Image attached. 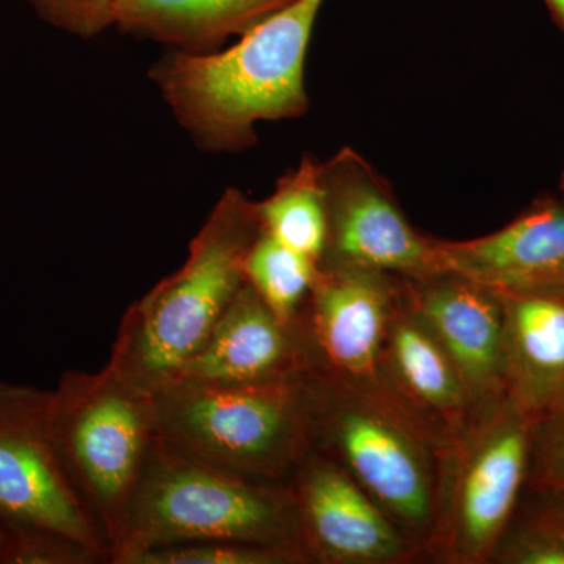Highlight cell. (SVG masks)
I'll use <instances>...</instances> for the list:
<instances>
[{
  "instance_id": "cell-1",
  "label": "cell",
  "mask_w": 564,
  "mask_h": 564,
  "mask_svg": "<svg viewBox=\"0 0 564 564\" xmlns=\"http://www.w3.org/2000/svg\"><path fill=\"white\" fill-rule=\"evenodd\" d=\"M322 6L323 0H289L226 50H172L152 65L150 79L196 147L248 150L258 141L259 122L306 113L304 69Z\"/></svg>"
},
{
  "instance_id": "cell-3",
  "label": "cell",
  "mask_w": 564,
  "mask_h": 564,
  "mask_svg": "<svg viewBox=\"0 0 564 564\" xmlns=\"http://www.w3.org/2000/svg\"><path fill=\"white\" fill-rule=\"evenodd\" d=\"M202 541L302 545L291 485L193 459L158 437L110 564Z\"/></svg>"
},
{
  "instance_id": "cell-23",
  "label": "cell",
  "mask_w": 564,
  "mask_h": 564,
  "mask_svg": "<svg viewBox=\"0 0 564 564\" xmlns=\"http://www.w3.org/2000/svg\"><path fill=\"white\" fill-rule=\"evenodd\" d=\"M527 486L564 497V410L534 423Z\"/></svg>"
},
{
  "instance_id": "cell-8",
  "label": "cell",
  "mask_w": 564,
  "mask_h": 564,
  "mask_svg": "<svg viewBox=\"0 0 564 564\" xmlns=\"http://www.w3.org/2000/svg\"><path fill=\"white\" fill-rule=\"evenodd\" d=\"M318 269L299 314L310 373L391 411L383 383L384 345L403 278L361 267Z\"/></svg>"
},
{
  "instance_id": "cell-14",
  "label": "cell",
  "mask_w": 564,
  "mask_h": 564,
  "mask_svg": "<svg viewBox=\"0 0 564 564\" xmlns=\"http://www.w3.org/2000/svg\"><path fill=\"white\" fill-rule=\"evenodd\" d=\"M303 373L310 358L299 317L282 321L247 282L172 383L239 388Z\"/></svg>"
},
{
  "instance_id": "cell-4",
  "label": "cell",
  "mask_w": 564,
  "mask_h": 564,
  "mask_svg": "<svg viewBox=\"0 0 564 564\" xmlns=\"http://www.w3.org/2000/svg\"><path fill=\"white\" fill-rule=\"evenodd\" d=\"M152 397L159 440L193 459L289 484L314 454L317 383L311 373L239 388L180 381Z\"/></svg>"
},
{
  "instance_id": "cell-24",
  "label": "cell",
  "mask_w": 564,
  "mask_h": 564,
  "mask_svg": "<svg viewBox=\"0 0 564 564\" xmlns=\"http://www.w3.org/2000/svg\"><path fill=\"white\" fill-rule=\"evenodd\" d=\"M36 14L54 28L84 40L113 25L115 0H29Z\"/></svg>"
},
{
  "instance_id": "cell-10",
  "label": "cell",
  "mask_w": 564,
  "mask_h": 564,
  "mask_svg": "<svg viewBox=\"0 0 564 564\" xmlns=\"http://www.w3.org/2000/svg\"><path fill=\"white\" fill-rule=\"evenodd\" d=\"M47 400L50 391L0 381V522L66 534L110 564V545L52 444Z\"/></svg>"
},
{
  "instance_id": "cell-20",
  "label": "cell",
  "mask_w": 564,
  "mask_h": 564,
  "mask_svg": "<svg viewBox=\"0 0 564 564\" xmlns=\"http://www.w3.org/2000/svg\"><path fill=\"white\" fill-rule=\"evenodd\" d=\"M318 262L262 232L247 263V282L282 321H295L317 280Z\"/></svg>"
},
{
  "instance_id": "cell-25",
  "label": "cell",
  "mask_w": 564,
  "mask_h": 564,
  "mask_svg": "<svg viewBox=\"0 0 564 564\" xmlns=\"http://www.w3.org/2000/svg\"><path fill=\"white\" fill-rule=\"evenodd\" d=\"M545 3H547L552 17H554L556 24H558V28L564 33V0H545Z\"/></svg>"
},
{
  "instance_id": "cell-9",
  "label": "cell",
  "mask_w": 564,
  "mask_h": 564,
  "mask_svg": "<svg viewBox=\"0 0 564 564\" xmlns=\"http://www.w3.org/2000/svg\"><path fill=\"white\" fill-rule=\"evenodd\" d=\"M326 243L318 267H361L421 280L444 272L440 239L411 225L391 184L352 148L322 162Z\"/></svg>"
},
{
  "instance_id": "cell-21",
  "label": "cell",
  "mask_w": 564,
  "mask_h": 564,
  "mask_svg": "<svg viewBox=\"0 0 564 564\" xmlns=\"http://www.w3.org/2000/svg\"><path fill=\"white\" fill-rule=\"evenodd\" d=\"M126 564H311V560L300 544L202 541L144 551Z\"/></svg>"
},
{
  "instance_id": "cell-18",
  "label": "cell",
  "mask_w": 564,
  "mask_h": 564,
  "mask_svg": "<svg viewBox=\"0 0 564 564\" xmlns=\"http://www.w3.org/2000/svg\"><path fill=\"white\" fill-rule=\"evenodd\" d=\"M321 166V161L304 155L296 169L280 177L272 195L258 203L263 232L317 262L326 243Z\"/></svg>"
},
{
  "instance_id": "cell-12",
  "label": "cell",
  "mask_w": 564,
  "mask_h": 564,
  "mask_svg": "<svg viewBox=\"0 0 564 564\" xmlns=\"http://www.w3.org/2000/svg\"><path fill=\"white\" fill-rule=\"evenodd\" d=\"M414 313L454 364L473 406L475 425L508 400L505 318L500 296L462 274L406 280Z\"/></svg>"
},
{
  "instance_id": "cell-7",
  "label": "cell",
  "mask_w": 564,
  "mask_h": 564,
  "mask_svg": "<svg viewBox=\"0 0 564 564\" xmlns=\"http://www.w3.org/2000/svg\"><path fill=\"white\" fill-rule=\"evenodd\" d=\"M533 429L532 419L507 400L448 455L429 562H491L525 491Z\"/></svg>"
},
{
  "instance_id": "cell-13",
  "label": "cell",
  "mask_w": 564,
  "mask_h": 564,
  "mask_svg": "<svg viewBox=\"0 0 564 564\" xmlns=\"http://www.w3.org/2000/svg\"><path fill=\"white\" fill-rule=\"evenodd\" d=\"M383 383L392 413L444 456L475 426L466 389L443 347L408 302L404 278L386 337Z\"/></svg>"
},
{
  "instance_id": "cell-17",
  "label": "cell",
  "mask_w": 564,
  "mask_h": 564,
  "mask_svg": "<svg viewBox=\"0 0 564 564\" xmlns=\"http://www.w3.org/2000/svg\"><path fill=\"white\" fill-rule=\"evenodd\" d=\"M289 0H115L113 28L187 54L220 51Z\"/></svg>"
},
{
  "instance_id": "cell-15",
  "label": "cell",
  "mask_w": 564,
  "mask_h": 564,
  "mask_svg": "<svg viewBox=\"0 0 564 564\" xmlns=\"http://www.w3.org/2000/svg\"><path fill=\"white\" fill-rule=\"evenodd\" d=\"M444 272L494 292L564 289V199H543L499 231L440 240Z\"/></svg>"
},
{
  "instance_id": "cell-2",
  "label": "cell",
  "mask_w": 564,
  "mask_h": 564,
  "mask_svg": "<svg viewBox=\"0 0 564 564\" xmlns=\"http://www.w3.org/2000/svg\"><path fill=\"white\" fill-rule=\"evenodd\" d=\"M262 232L258 203L239 188L223 193L185 262L126 311L111 369L150 393L172 383L247 284L245 263Z\"/></svg>"
},
{
  "instance_id": "cell-22",
  "label": "cell",
  "mask_w": 564,
  "mask_h": 564,
  "mask_svg": "<svg viewBox=\"0 0 564 564\" xmlns=\"http://www.w3.org/2000/svg\"><path fill=\"white\" fill-rule=\"evenodd\" d=\"M101 554L44 527L0 522V564H102Z\"/></svg>"
},
{
  "instance_id": "cell-6",
  "label": "cell",
  "mask_w": 564,
  "mask_h": 564,
  "mask_svg": "<svg viewBox=\"0 0 564 564\" xmlns=\"http://www.w3.org/2000/svg\"><path fill=\"white\" fill-rule=\"evenodd\" d=\"M315 383L314 452L339 464L429 562L448 456L381 404Z\"/></svg>"
},
{
  "instance_id": "cell-26",
  "label": "cell",
  "mask_w": 564,
  "mask_h": 564,
  "mask_svg": "<svg viewBox=\"0 0 564 564\" xmlns=\"http://www.w3.org/2000/svg\"><path fill=\"white\" fill-rule=\"evenodd\" d=\"M562 187H563V191H564V174H563Z\"/></svg>"
},
{
  "instance_id": "cell-11",
  "label": "cell",
  "mask_w": 564,
  "mask_h": 564,
  "mask_svg": "<svg viewBox=\"0 0 564 564\" xmlns=\"http://www.w3.org/2000/svg\"><path fill=\"white\" fill-rule=\"evenodd\" d=\"M289 485L311 564L426 562L422 549L328 456L311 454Z\"/></svg>"
},
{
  "instance_id": "cell-19",
  "label": "cell",
  "mask_w": 564,
  "mask_h": 564,
  "mask_svg": "<svg viewBox=\"0 0 564 564\" xmlns=\"http://www.w3.org/2000/svg\"><path fill=\"white\" fill-rule=\"evenodd\" d=\"M489 563L564 564V497L525 486Z\"/></svg>"
},
{
  "instance_id": "cell-16",
  "label": "cell",
  "mask_w": 564,
  "mask_h": 564,
  "mask_svg": "<svg viewBox=\"0 0 564 564\" xmlns=\"http://www.w3.org/2000/svg\"><path fill=\"white\" fill-rule=\"evenodd\" d=\"M503 306L508 400L534 423L564 410V289L497 292Z\"/></svg>"
},
{
  "instance_id": "cell-5",
  "label": "cell",
  "mask_w": 564,
  "mask_h": 564,
  "mask_svg": "<svg viewBox=\"0 0 564 564\" xmlns=\"http://www.w3.org/2000/svg\"><path fill=\"white\" fill-rule=\"evenodd\" d=\"M47 430L63 469L113 554L159 437L154 397L122 380L109 364L99 372L69 370L50 391Z\"/></svg>"
}]
</instances>
